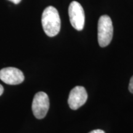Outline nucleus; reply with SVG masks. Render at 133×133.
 Segmentation results:
<instances>
[{"mask_svg": "<svg viewBox=\"0 0 133 133\" xmlns=\"http://www.w3.org/2000/svg\"><path fill=\"white\" fill-rule=\"evenodd\" d=\"M43 29L48 36L53 37L59 33L61 21L57 10L53 6H48L43 11L41 17Z\"/></svg>", "mask_w": 133, "mask_h": 133, "instance_id": "obj_1", "label": "nucleus"}, {"mask_svg": "<svg viewBox=\"0 0 133 133\" xmlns=\"http://www.w3.org/2000/svg\"><path fill=\"white\" fill-rule=\"evenodd\" d=\"M98 42L101 47H106L112 41L114 33L112 21L107 15H103L98 22Z\"/></svg>", "mask_w": 133, "mask_h": 133, "instance_id": "obj_2", "label": "nucleus"}, {"mask_svg": "<svg viewBox=\"0 0 133 133\" xmlns=\"http://www.w3.org/2000/svg\"><path fill=\"white\" fill-rule=\"evenodd\" d=\"M31 109L36 118L45 117L49 109V99L47 94L44 92L36 93L33 98Z\"/></svg>", "mask_w": 133, "mask_h": 133, "instance_id": "obj_3", "label": "nucleus"}, {"mask_svg": "<svg viewBox=\"0 0 133 133\" xmlns=\"http://www.w3.org/2000/svg\"><path fill=\"white\" fill-rule=\"evenodd\" d=\"M70 22L75 29L82 30L85 22V15L81 5L77 1H72L69 8Z\"/></svg>", "mask_w": 133, "mask_h": 133, "instance_id": "obj_4", "label": "nucleus"}, {"mask_svg": "<svg viewBox=\"0 0 133 133\" xmlns=\"http://www.w3.org/2000/svg\"><path fill=\"white\" fill-rule=\"evenodd\" d=\"M25 79L24 75L19 69L15 67H7L0 70V79L6 84L17 85Z\"/></svg>", "mask_w": 133, "mask_h": 133, "instance_id": "obj_5", "label": "nucleus"}, {"mask_svg": "<svg viewBox=\"0 0 133 133\" xmlns=\"http://www.w3.org/2000/svg\"><path fill=\"white\" fill-rule=\"evenodd\" d=\"M88 99V93L83 86H77L71 89L70 92L68 103L70 108L77 110L85 104Z\"/></svg>", "mask_w": 133, "mask_h": 133, "instance_id": "obj_6", "label": "nucleus"}, {"mask_svg": "<svg viewBox=\"0 0 133 133\" xmlns=\"http://www.w3.org/2000/svg\"><path fill=\"white\" fill-rule=\"evenodd\" d=\"M129 90L132 94H133V76L131 78L130 82H129Z\"/></svg>", "mask_w": 133, "mask_h": 133, "instance_id": "obj_7", "label": "nucleus"}, {"mask_svg": "<svg viewBox=\"0 0 133 133\" xmlns=\"http://www.w3.org/2000/svg\"><path fill=\"white\" fill-rule=\"evenodd\" d=\"M89 133H105V132L103 130H101V129H95V130L91 131V132Z\"/></svg>", "mask_w": 133, "mask_h": 133, "instance_id": "obj_8", "label": "nucleus"}, {"mask_svg": "<svg viewBox=\"0 0 133 133\" xmlns=\"http://www.w3.org/2000/svg\"><path fill=\"white\" fill-rule=\"evenodd\" d=\"M9 1H11V2H12L13 3H14V4H19L20 2H21V0H9Z\"/></svg>", "mask_w": 133, "mask_h": 133, "instance_id": "obj_9", "label": "nucleus"}, {"mask_svg": "<svg viewBox=\"0 0 133 133\" xmlns=\"http://www.w3.org/2000/svg\"><path fill=\"white\" fill-rule=\"evenodd\" d=\"M3 92H4V88L1 84H0V96L2 95Z\"/></svg>", "mask_w": 133, "mask_h": 133, "instance_id": "obj_10", "label": "nucleus"}]
</instances>
